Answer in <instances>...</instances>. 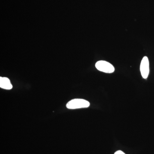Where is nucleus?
I'll use <instances>...</instances> for the list:
<instances>
[{
	"label": "nucleus",
	"instance_id": "nucleus-4",
	"mask_svg": "<svg viewBox=\"0 0 154 154\" xmlns=\"http://www.w3.org/2000/svg\"><path fill=\"white\" fill-rule=\"evenodd\" d=\"M0 88L5 90H11L13 85L8 78L6 77H0Z\"/></svg>",
	"mask_w": 154,
	"mask_h": 154
},
{
	"label": "nucleus",
	"instance_id": "nucleus-2",
	"mask_svg": "<svg viewBox=\"0 0 154 154\" xmlns=\"http://www.w3.org/2000/svg\"><path fill=\"white\" fill-rule=\"evenodd\" d=\"M95 66L98 70L107 73H111L115 70L114 66L106 61H99L96 63Z\"/></svg>",
	"mask_w": 154,
	"mask_h": 154
},
{
	"label": "nucleus",
	"instance_id": "nucleus-1",
	"mask_svg": "<svg viewBox=\"0 0 154 154\" xmlns=\"http://www.w3.org/2000/svg\"><path fill=\"white\" fill-rule=\"evenodd\" d=\"M90 102L84 99H75L69 101L66 107L69 109H80L87 108L90 106Z\"/></svg>",
	"mask_w": 154,
	"mask_h": 154
},
{
	"label": "nucleus",
	"instance_id": "nucleus-5",
	"mask_svg": "<svg viewBox=\"0 0 154 154\" xmlns=\"http://www.w3.org/2000/svg\"><path fill=\"white\" fill-rule=\"evenodd\" d=\"M114 154H125L123 152L121 151H117V152H116Z\"/></svg>",
	"mask_w": 154,
	"mask_h": 154
},
{
	"label": "nucleus",
	"instance_id": "nucleus-3",
	"mask_svg": "<svg viewBox=\"0 0 154 154\" xmlns=\"http://www.w3.org/2000/svg\"><path fill=\"white\" fill-rule=\"evenodd\" d=\"M140 70L143 78L144 79H147L148 76L149 72V61L148 58L147 57H144L141 61Z\"/></svg>",
	"mask_w": 154,
	"mask_h": 154
}]
</instances>
